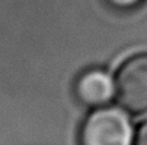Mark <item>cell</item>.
<instances>
[{"label":"cell","instance_id":"obj_1","mask_svg":"<svg viewBox=\"0 0 147 145\" xmlns=\"http://www.w3.org/2000/svg\"><path fill=\"white\" fill-rule=\"evenodd\" d=\"M128 111L117 106L93 108L80 124L77 145H134Z\"/></svg>","mask_w":147,"mask_h":145},{"label":"cell","instance_id":"obj_2","mask_svg":"<svg viewBox=\"0 0 147 145\" xmlns=\"http://www.w3.org/2000/svg\"><path fill=\"white\" fill-rule=\"evenodd\" d=\"M116 94L122 106L131 114H147V52H138L119 66Z\"/></svg>","mask_w":147,"mask_h":145},{"label":"cell","instance_id":"obj_3","mask_svg":"<svg viewBox=\"0 0 147 145\" xmlns=\"http://www.w3.org/2000/svg\"><path fill=\"white\" fill-rule=\"evenodd\" d=\"M72 93L75 100L83 106H105L116 94V81L105 69L89 67L75 78Z\"/></svg>","mask_w":147,"mask_h":145},{"label":"cell","instance_id":"obj_4","mask_svg":"<svg viewBox=\"0 0 147 145\" xmlns=\"http://www.w3.org/2000/svg\"><path fill=\"white\" fill-rule=\"evenodd\" d=\"M113 9L117 11H131L135 9L138 5H141L144 0H105Z\"/></svg>","mask_w":147,"mask_h":145},{"label":"cell","instance_id":"obj_5","mask_svg":"<svg viewBox=\"0 0 147 145\" xmlns=\"http://www.w3.org/2000/svg\"><path fill=\"white\" fill-rule=\"evenodd\" d=\"M134 145H147V120L140 124V127L137 129Z\"/></svg>","mask_w":147,"mask_h":145}]
</instances>
